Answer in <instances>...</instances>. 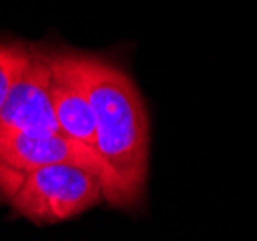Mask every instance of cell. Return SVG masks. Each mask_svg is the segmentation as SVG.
Segmentation results:
<instances>
[{
  "label": "cell",
  "mask_w": 257,
  "mask_h": 241,
  "mask_svg": "<svg viewBox=\"0 0 257 241\" xmlns=\"http://www.w3.org/2000/svg\"><path fill=\"white\" fill-rule=\"evenodd\" d=\"M103 199L97 172L77 164H52L29 172L12 195V208L35 224H54L85 212Z\"/></svg>",
  "instance_id": "cell-2"
},
{
  "label": "cell",
  "mask_w": 257,
  "mask_h": 241,
  "mask_svg": "<svg viewBox=\"0 0 257 241\" xmlns=\"http://www.w3.org/2000/svg\"><path fill=\"white\" fill-rule=\"evenodd\" d=\"M29 49V62L0 112V133H60L51 101L49 52Z\"/></svg>",
  "instance_id": "cell-4"
},
{
  "label": "cell",
  "mask_w": 257,
  "mask_h": 241,
  "mask_svg": "<svg viewBox=\"0 0 257 241\" xmlns=\"http://www.w3.org/2000/svg\"><path fill=\"white\" fill-rule=\"evenodd\" d=\"M29 56V45H24L20 41H0V112L10 99L16 81L26 70Z\"/></svg>",
  "instance_id": "cell-6"
},
{
  "label": "cell",
  "mask_w": 257,
  "mask_h": 241,
  "mask_svg": "<svg viewBox=\"0 0 257 241\" xmlns=\"http://www.w3.org/2000/svg\"><path fill=\"white\" fill-rule=\"evenodd\" d=\"M51 101L60 133L95 151V116L77 68L76 52H49Z\"/></svg>",
  "instance_id": "cell-5"
},
{
  "label": "cell",
  "mask_w": 257,
  "mask_h": 241,
  "mask_svg": "<svg viewBox=\"0 0 257 241\" xmlns=\"http://www.w3.org/2000/svg\"><path fill=\"white\" fill-rule=\"evenodd\" d=\"M95 116V152L103 164V201L134 208L143 201L149 174V116L126 70L103 56L76 52Z\"/></svg>",
  "instance_id": "cell-1"
},
{
  "label": "cell",
  "mask_w": 257,
  "mask_h": 241,
  "mask_svg": "<svg viewBox=\"0 0 257 241\" xmlns=\"http://www.w3.org/2000/svg\"><path fill=\"white\" fill-rule=\"evenodd\" d=\"M52 164H77L97 172L103 181V164L87 145L62 133H0V179H18Z\"/></svg>",
  "instance_id": "cell-3"
}]
</instances>
